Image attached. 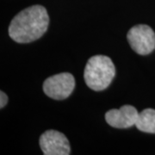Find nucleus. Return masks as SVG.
Instances as JSON below:
<instances>
[{"label": "nucleus", "instance_id": "f257e3e1", "mask_svg": "<svg viewBox=\"0 0 155 155\" xmlns=\"http://www.w3.org/2000/svg\"><path fill=\"white\" fill-rule=\"evenodd\" d=\"M49 17L45 7L33 5L19 12L11 21L9 35L18 43H28L41 38L47 31Z\"/></svg>", "mask_w": 155, "mask_h": 155}, {"label": "nucleus", "instance_id": "f03ea898", "mask_svg": "<svg viewBox=\"0 0 155 155\" xmlns=\"http://www.w3.org/2000/svg\"><path fill=\"white\" fill-rule=\"evenodd\" d=\"M115 75V65L110 58L105 55H95L90 58L84 72L86 84L96 91L105 90Z\"/></svg>", "mask_w": 155, "mask_h": 155}, {"label": "nucleus", "instance_id": "423d86ee", "mask_svg": "<svg viewBox=\"0 0 155 155\" xmlns=\"http://www.w3.org/2000/svg\"><path fill=\"white\" fill-rule=\"evenodd\" d=\"M139 116L138 110L132 105H123L120 109H113L105 114V121L111 127L127 128L135 125Z\"/></svg>", "mask_w": 155, "mask_h": 155}, {"label": "nucleus", "instance_id": "7ed1b4c3", "mask_svg": "<svg viewBox=\"0 0 155 155\" xmlns=\"http://www.w3.org/2000/svg\"><path fill=\"white\" fill-rule=\"evenodd\" d=\"M127 41L132 49L140 55H147L155 48V33L147 25L140 24L129 29Z\"/></svg>", "mask_w": 155, "mask_h": 155}, {"label": "nucleus", "instance_id": "6e6552de", "mask_svg": "<svg viewBox=\"0 0 155 155\" xmlns=\"http://www.w3.org/2000/svg\"><path fill=\"white\" fill-rule=\"evenodd\" d=\"M8 103V96L3 91H0V108L3 109Z\"/></svg>", "mask_w": 155, "mask_h": 155}, {"label": "nucleus", "instance_id": "20e7f679", "mask_svg": "<svg viewBox=\"0 0 155 155\" xmlns=\"http://www.w3.org/2000/svg\"><path fill=\"white\" fill-rule=\"evenodd\" d=\"M75 79L71 73L63 72L48 78L43 83V91L55 100L67 98L74 90Z\"/></svg>", "mask_w": 155, "mask_h": 155}, {"label": "nucleus", "instance_id": "0eeeda50", "mask_svg": "<svg viewBox=\"0 0 155 155\" xmlns=\"http://www.w3.org/2000/svg\"><path fill=\"white\" fill-rule=\"evenodd\" d=\"M135 126L142 132L155 134V110L145 109L140 112Z\"/></svg>", "mask_w": 155, "mask_h": 155}, {"label": "nucleus", "instance_id": "39448f33", "mask_svg": "<svg viewBox=\"0 0 155 155\" xmlns=\"http://www.w3.org/2000/svg\"><path fill=\"white\" fill-rule=\"evenodd\" d=\"M40 147L45 155H68L71 147L63 134L56 130H47L40 137Z\"/></svg>", "mask_w": 155, "mask_h": 155}]
</instances>
